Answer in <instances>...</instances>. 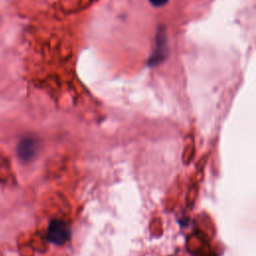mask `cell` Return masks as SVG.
<instances>
[{
  "instance_id": "cell-1",
  "label": "cell",
  "mask_w": 256,
  "mask_h": 256,
  "mask_svg": "<svg viewBox=\"0 0 256 256\" xmlns=\"http://www.w3.org/2000/svg\"><path fill=\"white\" fill-rule=\"evenodd\" d=\"M47 238L54 244L63 245L70 238V229L62 220H53L48 226Z\"/></svg>"
},
{
  "instance_id": "cell-2",
  "label": "cell",
  "mask_w": 256,
  "mask_h": 256,
  "mask_svg": "<svg viewBox=\"0 0 256 256\" xmlns=\"http://www.w3.org/2000/svg\"><path fill=\"white\" fill-rule=\"evenodd\" d=\"M37 151V142L32 138H26L21 141L18 148L19 156L23 160H30L33 158Z\"/></svg>"
},
{
  "instance_id": "cell-3",
  "label": "cell",
  "mask_w": 256,
  "mask_h": 256,
  "mask_svg": "<svg viewBox=\"0 0 256 256\" xmlns=\"http://www.w3.org/2000/svg\"><path fill=\"white\" fill-rule=\"evenodd\" d=\"M149 2L155 7H162L168 2V0H149Z\"/></svg>"
}]
</instances>
